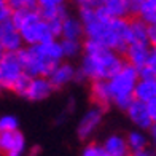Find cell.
Here are the masks:
<instances>
[{
    "label": "cell",
    "mask_w": 156,
    "mask_h": 156,
    "mask_svg": "<svg viewBox=\"0 0 156 156\" xmlns=\"http://www.w3.org/2000/svg\"><path fill=\"white\" fill-rule=\"evenodd\" d=\"M134 97L139 102L150 104L156 99V81L154 80H140L137 83Z\"/></svg>",
    "instance_id": "obj_17"
},
{
    "label": "cell",
    "mask_w": 156,
    "mask_h": 156,
    "mask_svg": "<svg viewBox=\"0 0 156 156\" xmlns=\"http://www.w3.org/2000/svg\"><path fill=\"white\" fill-rule=\"evenodd\" d=\"M61 46H62V51H64V56H76L81 49V45L80 41H73V40H61Z\"/></svg>",
    "instance_id": "obj_23"
},
{
    "label": "cell",
    "mask_w": 156,
    "mask_h": 156,
    "mask_svg": "<svg viewBox=\"0 0 156 156\" xmlns=\"http://www.w3.org/2000/svg\"><path fill=\"white\" fill-rule=\"evenodd\" d=\"M18 118L13 115H5L0 118V131L2 132H16L18 131Z\"/></svg>",
    "instance_id": "obj_22"
},
{
    "label": "cell",
    "mask_w": 156,
    "mask_h": 156,
    "mask_svg": "<svg viewBox=\"0 0 156 156\" xmlns=\"http://www.w3.org/2000/svg\"><path fill=\"white\" fill-rule=\"evenodd\" d=\"M104 150L108 156H129V145L127 140L121 136H110L104 142Z\"/></svg>",
    "instance_id": "obj_15"
},
{
    "label": "cell",
    "mask_w": 156,
    "mask_h": 156,
    "mask_svg": "<svg viewBox=\"0 0 156 156\" xmlns=\"http://www.w3.org/2000/svg\"><path fill=\"white\" fill-rule=\"evenodd\" d=\"M84 26V35L88 40L96 41L115 53L124 54L131 43L129 19H113L104 6V2L96 8V15Z\"/></svg>",
    "instance_id": "obj_1"
},
{
    "label": "cell",
    "mask_w": 156,
    "mask_h": 156,
    "mask_svg": "<svg viewBox=\"0 0 156 156\" xmlns=\"http://www.w3.org/2000/svg\"><path fill=\"white\" fill-rule=\"evenodd\" d=\"M23 35L19 29L11 23L6 21L0 26V46H2L3 53H19L23 49Z\"/></svg>",
    "instance_id": "obj_6"
},
{
    "label": "cell",
    "mask_w": 156,
    "mask_h": 156,
    "mask_svg": "<svg viewBox=\"0 0 156 156\" xmlns=\"http://www.w3.org/2000/svg\"><path fill=\"white\" fill-rule=\"evenodd\" d=\"M129 26H131V43H134V41H148V26L140 18L129 19Z\"/></svg>",
    "instance_id": "obj_20"
},
{
    "label": "cell",
    "mask_w": 156,
    "mask_h": 156,
    "mask_svg": "<svg viewBox=\"0 0 156 156\" xmlns=\"http://www.w3.org/2000/svg\"><path fill=\"white\" fill-rule=\"evenodd\" d=\"M147 67H150V69L156 70V48H151L150 58H148V62H147Z\"/></svg>",
    "instance_id": "obj_27"
},
{
    "label": "cell",
    "mask_w": 156,
    "mask_h": 156,
    "mask_svg": "<svg viewBox=\"0 0 156 156\" xmlns=\"http://www.w3.org/2000/svg\"><path fill=\"white\" fill-rule=\"evenodd\" d=\"M38 154H40V148H38V147H34V148H32L30 156H38Z\"/></svg>",
    "instance_id": "obj_31"
},
{
    "label": "cell",
    "mask_w": 156,
    "mask_h": 156,
    "mask_svg": "<svg viewBox=\"0 0 156 156\" xmlns=\"http://www.w3.org/2000/svg\"><path fill=\"white\" fill-rule=\"evenodd\" d=\"M131 156H156L151 150H148V148H147V150H142V151H137V153H132Z\"/></svg>",
    "instance_id": "obj_29"
},
{
    "label": "cell",
    "mask_w": 156,
    "mask_h": 156,
    "mask_svg": "<svg viewBox=\"0 0 156 156\" xmlns=\"http://www.w3.org/2000/svg\"><path fill=\"white\" fill-rule=\"evenodd\" d=\"M75 76H76V70L70 66V64H62L61 62L48 78H49V81H51V84L54 88H62V86H66V84H69L70 81H73Z\"/></svg>",
    "instance_id": "obj_13"
},
{
    "label": "cell",
    "mask_w": 156,
    "mask_h": 156,
    "mask_svg": "<svg viewBox=\"0 0 156 156\" xmlns=\"http://www.w3.org/2000/svg\"><path fill=\"white\" fill-rule=\"evenodd\" d=\"M102 115H104V110H102V108H99V107L89 108V110L81 116L80 123H78V127H76L78 137H80V139H88L91 134L94 132L96 127L101 124Z\"/></svg>",
    "instance_id": "obj_10"
},
{
    "label": "cell",
    "mask_w": 156,
    "mask_h": 156,
    "mask_svg": "<svg viewBox=\"0 0 156 156\" xmlns=\"http://www.w3.org/2000/svg\"><path fill=\"white\" fill-rule=\"evenodd\" d=\"M151 140H153V144H154V147H156V124H153V127H151Z\"/></svg>",
    "instance_id": "obj_30"
},
{
    "label": "cell",
    "mask_w": 156,
    "mask_h": 156,
    "mask_svg": "<svg viewBox=\"0 0 156 156\" xmlns=\"http://www.w3.org/2000/svg\"><path fill=\"white\" fill-rule=\"evenodd\" d=\"M38 15L40 18L51 23V21H64L69 18L67 6L61 0H40L38 2Z\"/></svg>",
    "instance_id": "obj_7"
},
{
    "label": "cell",
    "mask_w": 156,
    "mask_h": 156,
    "mask_svg": "<svg viewBox=\"0 0 156 156\" xmlns=\"http://www.w3.org/2000/svg\"><path fill=\"white\" fill-rule=\"evenodd\" d=\"M26 75L18 53H3L0 58V84L5 89H15L18 81Z\"/></svg>",
    "instance_id": "obj_5"
},
{
    "label": "cell",
    "mask_w": 156,
    "mask_h": 156,
    "mask_svg": "<svg viewBox=\"0 0 156 156\" xmlns=\"http://www.w3.org/2000/svg\"><path fill=\"white\" fill-rule=\"evenodd\" d=\"M0 148L6 156H23L26 150L24 136L19 131L16 132H2L0 134Z\"/></svg>",
    "instance_id": "obj_9"
},
{
    "label": "cell",
    "mask_w": 156,
    "mask_h": 156,
    "mask_svg": "<svg viewBox=\"0 0 156 156\" xmlns=\"http://www.w3.org/2000/svg\"><path fill=\"white\" fill-rule=\"evenodd\" d=\"M150 43L148 41H134L127 46L126 49V61L127 64H131L132 67H136L137 70L147 67V62H148V58H150Z\"/></svg>",
    "instance_id": "obj_8"
},
{
    "label": "cell",
    "mask_w": 156,
    "mask_h": 156,
    "mask_svg": "<svg viewBox=\"0 0 156 156\" xmlns=\"http://www.w3.org/2000/svg\"><path fill=\"white\" fill-rule=\"evenodd\" d=\"M147 26H156V0H140L139 16Z\"/></svg>",
    "instance_id": "obj_19"
},
{
    "label": "cell",
    "mask_w": 156,
    "mask_h": 156,
    "mask_svg": "<svg viewBox=\"0 0 156 156\" xmlns=\"http://www.w3.org/2000/svg\"><path fill=\"white\" fill-rule=\"evenodd\" d=\"M81 156H108V154L105 153L102 145H88L83 150Z\"/></svg>",
    "instance_id": "obj_25"
},
{
    "label": "cell",
    "mask_w": 156,
    "mask_h": 156,
    "mask_svg": "<svg viewBox=\"0 0 156 156\" xmlns=\"http://www.w3.org/2000/svg\"><path fill=\"white\" fill-rule=\"evenodd\" d=\"M148 43L156 48V26H148Z\"/></svg>",
    "instance_id": "obj_26"
},
{
    "label": "cell",
    "mask_w": 156,
    "mask_h": 156,
    "mask_svg": "<svg viewBox=\"0 0 156 156\" xmlns=\"http://www.w3.org/2000/svg\"><path fill=\"white\" fill-rule=\"evenodd\" d=\"M104 6L113 19H126L129 13V0H105Z\"/></svg>",
    "instance_id": "obj_18"
},
{
    "label": "cell",
    "mask_w": 156,
    "mask_h": 156,
    "mask_svg": "<svg viewBox=\"0 0 156 156\" xmlns=\"http://www.w3.org/2000/svg\"><path fill=\"white\" fill-rule=\"evenodd\" d=\"M139 81H140L139 70L127 62L108 81L113 104H115L118 108L126 110V112L129 110V107L134 104V101H136L134 93H136V88H137Z\"/></svg>",
    "instance_id": "obj_4"
},
{
    "label": "cell",
    "mask_w": 156,
    "mask_h": 156,
    "mask_svg": "<svg viewBox=\"0 0 156 156\" xmlns=\"http://www.w3.org/2000/svg\"><path fill=\"white\" fill-rule=\"evenodd\" d=\"M53 89H54V86L49 81V78H45V76L32 78L29 83V88H27L23 97L29 99V101H43V99L49 97Z\"/></svg>",
    "instance_id": "obj_11"
},
{
    "label": "cell",
    "mask_w": 156,
    "mask_h": 156,
    "mask_svg": "<svg viewBox=\"0 0 156 156\" xmlns=\"http://www.w3.org/2000/svg\"><path fill=\"white\" fill-rule=\"evenodd\" d=\"M127 145H129V150L131 153H137V151H142V150H147V137L144 136L142 132L139 131H132L127 134Z\"/></svg>",
    "instance_id": "obj_21"
},
{
    "label": "cell",
    "mask_w": 156,
    "mask_h": 156,
    "mask_svg": "<svg viewBox=\"0 0 156 156\" xmlns=\"http://www.w3.org/2000/svg\"><path fill=\"white\" fill-rule=\"evenodd\" d=\"M83 49L84 58L81 61V67L78 70L88 80L110 81L126 64L123 58L118 56V53L96 43V41L86 40Z\"/></svg>",
    "instance_id": "obj_2"
},
{
    "label": "cell",
    "mask_w": 156,
    "mask_h": 156,
    "mask_svg": "<svg viewBox=\"0 0 156 156\" xmlns=\"http://www.w3.org/2000/svg\"><path fill=\"white\" fill-rule=\"evenodd\" d=\"M127 116H129L131 121L137 127H140V129H151L153 127V121H151L150 113H148V107L144 102L134 101V104L129 107V110H127Z\"/></svg>",
    "instance_id": "obj_12"
},
{
    "label": "cell",
    "mask_w": 156,
    "mask_h": 156,
    "mask_svg": "<svg viewBox=\"0 0 156 156\" xmlns=\"http://www.w3.org/2000/svg\"><path fill=\"white\" fill-rule=\"evenodd\" d=\"M18 56L27 76L48 78L53 73V70L61 64V59L64 58V51H62L61 41L51 40L48 43L23 48L18 53Z\"/></svg>",
    "instance_id": "obj_3"
},
{
    "label": "cell",
    "mask_w": 156,
    "mask_h": 156,
    "mask_svg": "<svg viewBox=\"0 0 156 156\" xmlns=\"http://www.w3.org/2000/svg\"><path fill=\"white\" fill-rule=\"evenodd\" d=\"M91 97H93V101L96 102L99 108L102 110L108 108L110 102H113L108 81H93V84H91Z\"/></svg>",
    "instance_id": "obj_14"
},
{
    "label": "cell",
    "mask_w": 156,
    "mask_h": 156,
    "mask_svg": "<svg viewBox=\"0 0 156 156\" xmlns=\"http://www.w3.org/2000/svg\"><path fill=\"white\" fill-rule=\"evenodd\" d=\"M13 15H15V11H13V8L10 6L8 2H2V3H0V21H2V23L11 21Z\"/></svg>",
    "instance_id": "obj_24"
},
{
    "label": "cell",
    "mask_w": 156,
    "mask_h": 156,
    "mask_svg": "<svg viewBox=\"0 0 156 156\" xmlns=\"http://www.w3.org/2000/svg\"><path fill=\"white\" fill-rule=\"evenodd\" d=\"M84 34V26L80 19L69 16L67 19H64L62 23V34L61 37L62 40H73V41H80V37Z\"/></svg>",
    "instance_id": "obj_16"
},
{
    "label": "cell",
    "mask_w": 156,
    "mask_h": 156,
    "mask_svg": "<svg viewBox=\"0 0 156 156\" xmlns=\"http://www.w3.org/2000/svg\"><path fill=\"white\" fill-rule=\"evenodd\" d=\"M147 107H148V113H150V116H151L153 124H156V99H154L153 102L147 104Z\"/></svg>",
    "instance_id": "obj_28"
}]
</instances>
